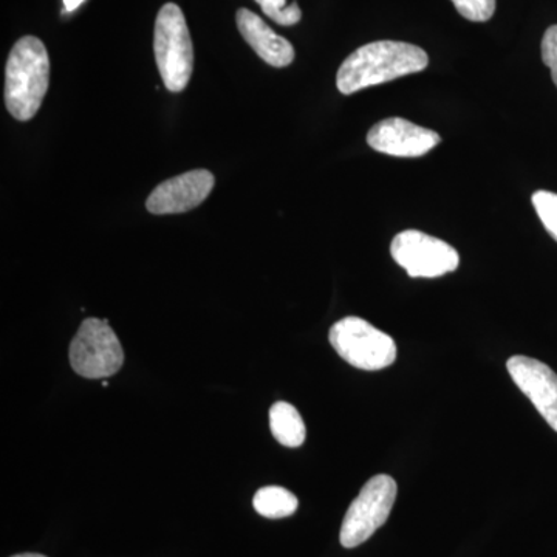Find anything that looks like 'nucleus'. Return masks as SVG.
Returning a JSON list of instances; mask_svg holds the SVG:
<instances>
[{
    "mask_svg": "<svg viewBox=\"0 0 557 557\" xmlns=\"http://www.w3.org/2000/svg\"><path fill=\"white\" fill-rule=\"evenodd\" d=\"M237 28L242 38L247 40L249 47L273 67H287L295 61V49L292 42L271 30L265 21L247 9L237 11Z\"/></svg>",
    "mask_w": 557,
    "mask_h": 557,
    "instance_id": "11",
    "label": "nucleus"
},
{
    "mask_svg": "<svg viewBox=\"0 0 557 557\" xmlns=\"http://www.w3.org/2000/svg\"><path fill=\"white\" fill-rule=\"evenodd\" d=\"M84 2H86V0H64V9L65 11H69V13H72V11L78 9L81 3Z\"/></svg>",
    "mask_w": 557,
    "mask_h": 557,
    "instance_id": "18",
    "label": "nucleus"
},
{
    "mask_svg": "<svg viewBox=\"0 0 557 557\" xmlns=\"http://www.w3.org/2000/svg\"><path fill=\"white\" fill-rule=\"evenodd\" d=\"M298 497L282 486L260 487L252 498V507L267 519H284L298 509Z\"/></svg>",
    "mask_w": 557,
    "mask_h": 557,
    "instance_id": "13",
    "label": "nucleus"
},
{
    "mask_svg": "<svg viewBox=\"0 0 557 557\" xmlns=\"http://www.w3.org/2000/svg\"><path fill=\"white\" fill-rule=\"evenodd\" d=\"M11 557H47L44 555H38V553H24V555H16Z\"/></svg>",
    "mask_w": 557,
    "mask_h": 557,
    "instance_id": "19",
    "label": "nucleus"
},
{
    "mask_svg": "<svg viewBox=\"0 0 557 557\" xmlns=\"http://www.w3.org/2000/svg\"><path fill=\"white\" fill-rule=\"evenodd\" d=\"M215 178L212 172L196 170L166 180L150 193L146 208L150 214H182L208 199Z\"/></svg>",
    "mask_w": 557,
    "mask_h": 557,
    "instance_id": "9",
    "label": "nucleus"
},
{
    "mask_svg": "<svg viewBox=\"0 0 557 557\" xmlns=\"http://www.w3.org/2000/svg\"><path fill=\"white\" fill-rule=\"evenodd\" d=\"M428 64V53L420 47L398 40H379L359 47L343 62L336 75V86L343 95L357 94L421 72Z\"/></svg>",
    "mask_w": 557,
    "mask_h": 557,
    "instance_id": "1",
    "label": "nucleus"
},
{
    "mask_svg": "<svg viewBox=\"0 0 557 557\" xmlns=\"http://www.w3.org/2000/svg\"><path fill=\"white\" fill-rule=\"evenodd\" d=\"M533 207L539 219L544 223L549 236L557 242V194L548 190H537L533 194Z\"/></svg>",
    "mask_w": 557,
    "mask_h": 557,
    "instance_id": "15",
    "label": "nucleus"
},
{
    "mask_svg": "<svg viewBox=\"0 0 557 557\" xmlns=\"http://www.w3.org/2000/svg\"><path fill=\"white\" fill-rule=\"evenodd\" d=\"M458 13L471 22H486L494 16L496 0H453Z\"/></svg>",
    "mask_w": 557,
    "mask_h": 557,
    "instance_id": "16",
    "label": "nucleus"
},
{
    "mask_svg": "<svg viewBox=\"0 0 557 557\" xmlns=\"http://www.w3.org/2000/svg\"><path fill=\"white\" fill-rule=\"evenodd\" d=\"M507 369L516 386L530 398L549 428L557 432V375L544 362L528 357L508 359Z\"/></svg>",
    "mask_w": 557,
    "mask_h": 557,
    "instance_id": "10",
    "label": "nucleus"
},
{
    "mask_svg": "<svg viewBox=\"0 0 557 557\" xmlns=\"http://www.w3.org/2000/svg\"><path fill=\"white\" fill-rule=\"evenodd\" d=\"M391 255L410 277H440L458 269L460 258L446 242L409 230L392 240Z\"/></svg>",
    "mask_w": 557,
    "mask_h": 557,
    "instance_id": "7",
    "label": "nucleus"
},
{
    "mask_svg": "<svg viewBox=\"0 0 557 557\" xmlns=\"http://www.w3.org/2000/svg\"><path fill=\"white\" fill-rule=\"evenodd\" d=\"M153 53L166 89L174 94L185 90L193 76L194 47L185 14L175 3H166L159 11Z\"/></svg>",
    "mask_w": 557,
    "mask_h": 557,
    "instance_id": "3",
    "label": "nucleus"
},
{
    "mask_svg": "<svg viewBox=\"0 0 557 557\" xmlns=\"http://www.w3.org/2000/svg\"><path fill=\"white\" fill-rule=\"evenodd\" d=\"M542 61L552 70L553 83L557 87V25H552L542 39Z\"/></svg>",
    "mask_w": 557,
    "mask_h": 557,
    "instance_id": "17",
    "label": "nucleus"
},
{
    "mask_svg": "<svg viewBox=\"0 0 557 557\" xmlns=\"http://www.w3.org/2000/svg\"><path fill=\"white\" fill-rule=\"evenodd\" d=\"M69 358L79 376L101 380L115 375L123 368L124 351L108 321L89 318L81 324L70 344Z\"/></svg>",
    "mask_w": 557,
    "mask_h": 557,
    "instance_id": "5",
    "label": "nucleus"
},
{
    "mask_svg": "<svg viewBox=\"0 0 557 557\" xmlns=\"http://www.w3.org/2000/svg\"><path fill=\"white\" fill-rule=\"evenodd\" d=\"M255 2L271 21L284 27L296 25L302 20V11L296 0H255Z\"/></svg>",
    "mask_w": 557,
    "mask_h": 557,
    "instance_id": "14",
    "label": "nucleus"
},
{
    "mask_svg": "<svg viewBox=\"0 0 557 557\" xmlns=\"http://www.w3.org/2000/svg\"><path fill=\"white\" fill-rule=\"evenodd\" d=\"M329 339L336 354L357 369H386L397 359L395 341L361 318L341 319L330 329Z\"/></svg>",
    "mask_w": 557,
    "mask_h": 557,
    "instance_id": "4",
    "label": "nucleus"
},
{
    "mask_svg": "<svg viewBox=\"0 0 557 557\" xmlns=\"http://www.w3.org/2000/svg\"><path fill=\"white\" fill-rule=\"evenodd\" d=\"M270 429L273 437L287 448H299L307 438V428L295 406L278 401L270 409Z\"/></svg>",
    "mask_w": 557,
    "mask_h": 557,
    "instance_id": "12",
    "label": "nucleus"
},
{
    "mask_svg": "<svg viewBox=\"0 0 557 557\" xmlns=\"http://www.w3.org/2000/svg\"><path fill=\"white\" fill-rule=\"evenodd\" d=\"M50 60L42 40L24 36L14 44L5 67V104L13 119L30 121L49 90Z\"/></svg>",
    "mask_w": 557,
    "mask_h": 557,
    "instance_id": "2",
    "label": "nucleus"
},
{
    "mask_svg": "<svg viewBox=\"0 0 557 557\" xmlns=\"http://www.w3.org/2000/svg\"><path fill=\"white\" fill-rule=\"evenodd\" d=\"M397 493V482L391 475L380 474L370 479L347 509L341 527V545L357 548L369 541L387 522Z\"/></svg>",
    "mask_w": 557,
    "mask_h": 557,
    "instance_id": "6",
    "label": "nucleus"
},
{
    "mask_svg": "<svg viewBox=\"0 0 557 557\" xmlns=\"http://www.w3.org/2000/svg\"><path fill=\"white\" fill-rule=\"evenodd\" d=\"M442 137L437 132L417 126L408 120L387 119L376 123L368 134L370 148L386 156L417 159L426 156Z\"/></svg>",
    "mask_w": 557,
    "mask_h": 557,
    "instance_id": "8",
    "label": "nucleus"
}]
</instances>
